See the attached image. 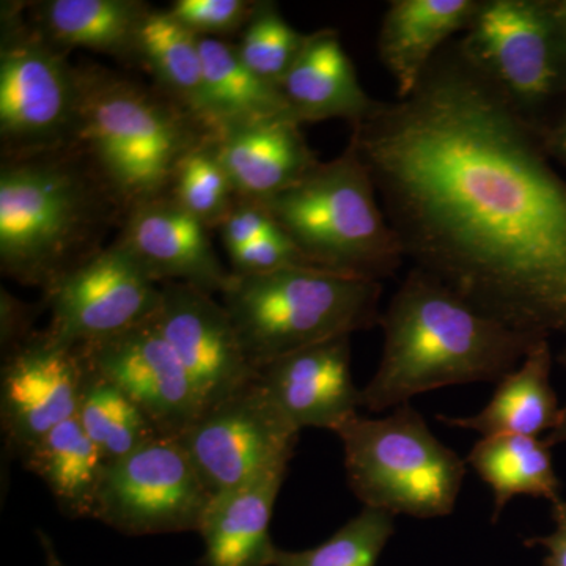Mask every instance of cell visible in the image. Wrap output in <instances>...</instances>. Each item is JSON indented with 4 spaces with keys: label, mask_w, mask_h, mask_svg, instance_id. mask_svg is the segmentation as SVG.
I'll list each match as a JSON object with an SVG mask.
<instances>
[{
    "label": "cell",
    "mask_w": 566,
    "mask_h": 566,
    "mask_svg": "<svg viewBox=\"0 0 566 566\" xmlns=\"http://www.w3.org/2000/svg\"><path fill=\"white\" fill-rule=\"evenodd\" d=\"M219 230L227 253L262 238L282 234L263 203L248 199H237Z\"/></svg>",
    "instance_id": "34"
},
{
    "label": "cell",
    "mask_w": 566,
    "mask_h": 566,
    "mask_svg": "<svg viewBox=\"0 0 566 566\" xmlns=\"http://www.w3.org/2000/svg\"><path fill=\"white\" fill-rule=\"evenodd\" d=\"M211 499L180 439L156 436L106 465L93 520L128 536L199 532Z\"/></svg>",
    "instance_id": "10"
},
{
    "label": "cell",
    "mask_w": 566,
    "mask_h": 566,
    "mask_svg": "<svg viewBox=\"0 0 566 566\" xmlns=\"http://www.w3.org/2000/svg\"><path fill=\"white\" fill-rule=\"evenodd\" d=\"M126 211L77 142L2 158L0 270L25 286L50 289L104 248Z\"/></svg>",
    "instance_id": "3"
},
{
    "label": "cell",
    "mask_w": 566,
    "mask_h": 566,
    "mask_svg": "<svg viewBox=\"0 0 566 566\" xmlns=\"http://www.w3.org/2000/svg\"><path fill=\"white\" fill-rule=\"evenodd\" d=\"M542 137L551 159L566 166V102L556 120H551L543 129Z\"/></svg>",
    "instance_id": "37"
},
{
    "label": "cell",
    "mask_w": 566,
    "mask_h": 566,
    "mask_svg": "<svg viewBox=\"0 0 566 566\" xmlns=\"http://www.w3.org/2000/svg\"><path fill=\"white\" fill-rule=\"evenodd\" d=\"M281 92L296 123L342 118L349 125L365 120L378 109L364 91L337 31L312 32L292 70L282 81Z\"/></svg>",
    "instance_id": "20"
},
{
    "label": "cell",
    "mask_w": 566,
    "mask_h": 566,
    "mask_svg": "<svg viewBox=\"0 0 566 566\" xmlns=\"http://www.w3.org/2000/svg\"><path fill=\"white\" fill-rule=\"evenodd\" d=\"M81 352L96 374L140 409L159 436L180 438L202 415L191 378L159 329L156 314Z\"/></svg>",
    "instance_id": "14"
},
{
    "label": "cell",
    "mask_w": 566,
    "mask_h": 566,
    "mask_svg": "<svg viewBox=\"0 0 566 566\" xmlns=\"http://www.w3.org/2000/svg\"><path fill=\"white\" fill-rule=\"evenodd\" d=\"M348 145L417 270L516 333L566 335V180L458 41Z\"/></svg>",
    "instance_id": "1"
},
{
    "label": "cell",
    "mask_w": 566,
    "mask_h": 566,
    "mask_svg": "<svg viewBox=\"0 0 566 566\" xmlns=\"http://www.w3.org/2000/svg\"><path fill=\"white\" fill-rule=\"evenodd\" d=\"M256 2L248 0H177L169 11L199 39L227 40L243 32Z\"/></svg>",
    "instance_id": "32"
},
{
    "label": "cell",
    "mask_w": 566,
    "mask_h": 566,
    "mask_svg": "<svg viewBox=\"0 0 566 566\" xmlns=\"http://www.w3.org/2000/svg\"><path fill=\"white\" fill-rule=\"evenodd\" d=\"M335 434L344 442L346 480L364 506L419 520L455 509L468 463L436 438L411 403L385 419L354 416Z\"/></svg>",
    "instance_id": "7"
},
{
    "label": "cell",
    "mask_w": 566,
    "mask_h": 566,
    "mask_svg": "<svg viewBox=\"0 0 566 566\" xmlns=\"http://www.w3.org/2000/svg\"><path fill=\"white\" fill-rule=\"evenodd\" d=\"M381 282L289 266L230 273L219 296L256 371L289 354L379 324Z\"/></svg>",
    "instance_id": "6"
},
{
    "label": "cell",
    "mask_w": 566,
    "mask_h": 566,
    "mask_svg": "<svg viewBox=\"0 0 566 566\" xmlns=\"http://www.w3.org/2000/svg\"><path fill=\"white\" fill-rule=\"evenodd\" d=\"M379 324L385 333L381 363L360 397L371 412L441 387L499 382L542 340L480 314L417 268L406 274Z\"/></svg>",
    "instance_id": "2"
},
{
    "label": "cell",
    "mask_w": 566,
    "mask_h": 566,
    "mask_svg": "<svg viewBox=\"0 0 566 566\" xmlns=\"http://www.w3.org/2000/svg\"><path fill=\"white\" fill-rule=\"evenodd\" d=\"M480 0H394L378 35V54L397 85V99L416 91L431 63L474 21Z\"/></svg>",
    "instance_id": "21"
},
{
    "label": "cell",
    "mask_w": 566,
    "mask_h": 566,
    "mask_svg": "<svg viewBox=\"0 0 566 566\" xmlns=\"http://www.w3.org/2000/svg\"><path fill=\"white\" fill-rule=\"evenodd\" d=\"M76 419L93 444L98 447L107 464L128 457L159 436L140 409L117 387L96 374L87 360Z\"/></svg>",
    "instance_id": "28"
},
{
    "label": "cell",
    "mask_w": 566,
    "mask_h": 566,
    "mask_svg": "<svg viewBox=\"0 0 566 566\" xmlns=\"http://www.w3.org/2000/svg\"><path fill=\"white\" fill-rule=\"evenodd\" d=\"M300 433L256 378L202 412L178 439L214 495L289 465Z\"/></svg>",
    "instance_id": "11"
},
{
    "label": "cell",
    "mask_w": 566,
    "mask_h": 566,
    "mask_svg": "<svg viewBox=\"0 0 566 566\" xmlns=\"http://www.w3.org/2000/svg\"><path fill=\"white\" fill-rule=\"evenodd\" d=\"M156 322L188 371L202 412L259 378L214 294L188 283H163Z\"/></svg>",
    "instance_id": "15"
},
{
    "label": "cell",
    "mask_w": 566,
    "mask_h": 566,
    "mask_svg": "<svg viewBox=\"0 0 566 566\" xmlns=\"http://www.w3.org/2000/svg\"><path fill=\"white\" fill-rule=\"evenodd\" d=\"M465 463L493 490L494 523L516 495L546 499L551 504L562 499V483L545 439L512 434L482 438Z\"/></svg>",
    "instance_id": "27"
},
{
    "label": "cell",
    "mask_w": 566,
    "mask_h": 566,
    "mask_svg": "<svg viewBox=\"0 0 566 566\" xmlns=\"http://www.w3.org/2000/svg\"><path fill=\"white\" fill-rule=\"evenodd\" d=\"M216 142L238 199L264 202L303 180L319 163L292 118L227 129Z\"/></svg>",
    "instance_id": "19"
},
{
    "label": "cell",
    "mask_w": 566,
    "mask_h": 566,
    "mask_svg": "<svg viewBox=\"0 0 566 566\" xmlns=\"http://www.w3.org/2000/svg\"><path fill=\"white\" fill-rule=\"evenodd\" d=\"M394 532L392 513L364 506L319 546L304 551L277 547L273 566H376Z\"/></svg>",
    "instance_id": "30"
},
{
    "label": "cell",
    "mask_w": 566,
    "mask_h": 566,
    "mask_svg": "<svg viewBox=\"0 0 566 566\" xmlns=\"http://www.w3.org/2000/svg\"><path fill=\"white\" fill-rule=\"evenodd\" d=\"M551 9L556 14L558 22L566 29V0H551Z\"/></svg>",
    "instance_id": "40"
},
{
    "label": "cell",
    "mask_w": 566,
    "mask_h": 566,
    "mask_svg": "<svg viewBox=\"0 0 566 566\" xmlns=\"http://www.w3.org/2000/svg\"><path fill=\"white\" fill-rule=\"evenodd\" d=\"M553 505V520L556 524L553 534L532 536L526 539L528 547H543L546 556L543 566H566V502L564 499Z\"/></svg>",
    "instance_id": "36"
},
{
    "label": "cell",
    "mask_w": 566,
    "mask_h": 566,
    "mask_svg": "<svg viewBox=\"0 0 566 566\" xmlns=\"http://www.w3.org/2000/svg\"><path fill=\"white\" fill-rule=\"evenodd\" d=\"M21 461L46 483L66 516L93 517L107 463L76 417L44 434Z\"/></svg>",
    "instance_id": "25"
},
{
    "label": "cell",
    "mask_w": 566,
    "mask_h": 566,
    "mask_svg": "<svg viewBox=\"0 0 566 566\" xmlns=\"http://www.w3.org/2000/svg\"><path fill=\"white\" fill-rule=\"evenodd\" d=\"M151 7L140 0H48L32 22L57 50L82 48L137 62V41Z\"/></svg>",
    "instance_id": "23"
},
{
    "label": "cell",
    "mask_w": 566,
    "mask_h": 566,
    "mask_svg": "<svg viewBox=\"0 0 566 566\" xmlns=\"http://www.w3.org/2000/svg\"><path fill=\"white\" fill-rule=\"evenodd\" d=\"M232 273L264 274L289 266H308L285 234L262 238L229 252Z\"/></svg>",
    "instance_id": "33"
},
{
    "label": "cell",
    "mask_w": 566,
    "mask_h": 566,
    "mask_svg": "<svg viewBox=\"0 0 566 566\" xmlns=\"http://www.w3.org/2000/svg\"><path fill=\"white\" fill-rule=\"evenodd\" d=\"M46 333L73 348L98 344L158 312V285L118 240L104 245L44 290Z\"/></svg>",
    "instance_id": "12"
},
{
    "label": "cell",
    "mask_w": 566,
    "mask_h": 566,
    "mask_svg": "<svg viewBox=\"0 0 566 566\" xmlns=\"http://www.w3.org/2000/svg\"><path fill=\"white\" fill-rule=\"evenodd\" d=\"M200 44L205 93L214 137L238 126L292 118L281 88L248 69L234 44L229 40L214 39H200Z\"/></svg>",
    "instance_id": "26"
},
{
    "label": "cell",
    "mask_w": 566,
    "mask_h": 566,
    "mask_svg": "<svg viewBox=\"0 0 566 566\" xmlns=\"http://www.w3.org/2000/svg\"><path fill=\"white\" fill-rule=\"evenodd\" d=\"M32 305L18 301L13 294L2 289L0 297V340H2L3 354L20 346L28 340L35 331H32L33 315Z\"/></svg>",
    "instance_id": "35"
},
{
    "label": "cell",
    "mask_w": 566,
    "mask_h": 566,
    "mask_svg": "<svg viewBox=\"0 0 566 566\" xmlns=\"http://www.w3.org/2000/svg\"><path fill=\"white\" fill-rule=\"evenodd\" d=\"M260 203L308 266L381 282L406 260L371 175L349 145Z\"/></svg>",
    "instance_id": "5"
},
{
    "label": "cell",
    "mask_w": 566,
    "mask_h": 566,
    "mask_svg": "<svg viewBox=\"0 0 566 566\" xmlns=\"http://www.w3.org/2000/svg\"><path fill=\"white\" fill-rule=\"evenodd\" d=\"M259 378L294 427L334 431L359 415L363 390L352 375V342L338 337L260 368Z\"/></svg>",
    "instance_id": "17"
},
{
    "label": "cell",
    "mask_w": 566,
    "mask_h": 566,
    "mask_svg": "<svg viewBox=\"0 0 566 566\" xmlns=\"http://www.w3.org/2000/svg\"><path fill=\"white\" fill-rule=\"evenodd\" d=\"M458 44L542 132L547 109L566 98V29L551 0H480L474 21Z\"/></svg>",
    "instance_id": "8"
},
{
    "label": "cell",
    "mask_w": 566,
    "mask_h": 566,
    "mask_svg": "<svg viewBox=\"0 0 566 566\" xmlns=\"http://www.w3.org/2000/svg\"><path fill=\"white\" fill-rule=\"evenodd\" d=\"M39 536L41 546H43L44 557H46V566H65L62 564L61 557H59L50 536L44 534V532H39Z\"/></svg>",
    "instance_id": "39"
},
{
    "label": "cell",
    "mask_w": 566,
    "mask_h": 566,
    "mask_svg": "<svg viewBox=\"0 0 566 566\" xmlns=\"http://www.w3.org/2000/svg\"><path fill=\"white\" fill-rule=\"evenodd\" d=\"M169 193L207 229L222 226L238 197L219 156L216 137H207L182 156Z\"/></svg>",
    "instance_id": "29"
},
{
    "label": "cell",
    "mask_w": 566,
    "mask_h": 566,
    "mask_svg": "<svg viewBox=\"0 0 566 566\" xmlns=\"http://www.w3.org/2000/svg\"><path fill=\"white\" fill-rule=\"evenodd\" d=\"M549 338H542L528 349L520 367L504 376L495 387L490 403L475 416H438L449 427L490 436H531L538 438L556 428L562 408L551 385Z\"/></svg>",
    "instance_id": "22"
},
{
    "label": "cell",
    "mask_w": 566,
    "mask_h": 566,
    "mask_svg": "<svg viewBox=\"0 0 566 566\" xmlns=\"http://www.w3.org/2000/svg\"><path fill=\"white\" fill-rule=\"evenodd\" d=\"M208 232L167 192L126 212L115 240L158 285L180 282L221 294L232 271L219 260Z\"/></svg>",
    "instance_id": "16"
},
{
    "label": "cell",
    "mask_w": 566,
    "mask_h": 566,
    "mask_svg": "<svg viewBox=\"0 0 566 566\" xmlns=\"http://www.w3.org/2000/svg\"><path fill=\"white\" fill-rule=\"evenodd\" d=\"M558 363L562 365H565L566 367V348L564 349V353L558 356ZM545 442L547 446L553 449V447H556L558 444H565L566 442V406L565 408H562L560 417H558V422L556 424V428H554L551 433H547L545 438Z\"/></svg>",
    "instance_id": "38"
},
{
    "label": "cell",
    "mask_w": 566,
    "mask_h": 566,
    "mask_svg": "<svg viewBox=\"0 0 566 566\" xmlns=\"http://www.w3.org/2000/svg\"><path fill=\"white\" fill-rule=\"evenodd\" d=\"M76 70L81 95L77 142L125 211L169 192L182 156L214 136L156 87L99 65Z\"/></svg>",
    "instance_id": "4"
},
{
    "label": "cell",
    "mask_w": 566,
    "mask_h": 566,
    "mask_svg": "<svg viewBox=\"0 0 566 566\" xmlns=\"http://www.w3.org/2000/svg\"><path fill=\"white\" fill-rule=\"evenodd\" d=\"M137 62L155 80V87L189 112L211 136L205 93L202 44L169 9L148 11L137 41Z\"/></svg>",
    "instance_id": "24"
},
{
    "label": "cell",
    "mask_w": 566,
    "mask_h": 566,
    "mask_svg": "<svg viewBox=\"0 0 566 566\" xmlns=\"http://www.w3.org/2000/svg\"><path fill=\"white\" fill-rule=\"evenodd\" d=\"M20 6L2 7L0 140L2 158L77 144L80 80Z\"/></svg>",
    "instance_id": "9"
},
{
    "label": "cell",
    "mask_w": 566,
    "mask_h": 566,
    "mask_svg": "<svg viewBox=\"0 0 566 566\" xmlns=\"http://www.w3.org/2000/svg\"><path fill=\"white\" fill-rule=\"evenodd\" d=\"M85 360L46 329L3 354L0 417L10 455L21 457L80 408Z\"/></svg>",
    "instance_id": "13"
},
{
    "label": "cell",
    "mask_w": 566,
    "mask_h": 566,
    "mask_svg": "<svg viewBox=\"0 0 566 566\" xmlns=\"http://www.w3.org/2000/svg\"><path fill=\"white\" fill-rule=\"evenodd\" d=\"M311 33H301L286 22L274 2H256L237 46L238 55L256 76L281 88Z\"/></svg>",
    "instance_id": "31"
},
{
    "label": "cell",
    "mask_w": 566,
    "mask_h": 566,
    "mask_svg": "<svg viewBox=\"0 0 566 566\" xmlns=\"http://www.w3.org/2000/svg\"><path fill=\"white\" fill-rule=\"evenodd\" d=\"M289 465H279L241 485L212 495L199 534L203 538L200 566H273L270 534L275 499Z\"/></svg>",
    "instance_id": "18"
}]
</instances>
